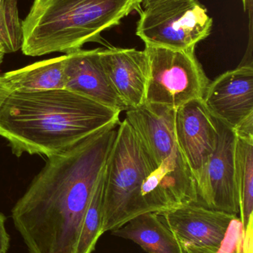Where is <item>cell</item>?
I'll use <instances>...</instances> for the list:
<instances>
[{"label": "cell", "mask_w": 253, "mask_h": 253, "mask_svg": "<svg viewBox=\"0 0 253 253\" xmlns=\"http://www.w3.org/2000/svg\"><path fill=\"white\" fill-rule=\"evenodd\" d=\"M203 105L215 120L235 131L253 138V62L227 71L209 83Z\"/></svg>", "instance_id": "ba28073f"}, {"label": "cell", "mask_w": 253, "mask_h": 253, "mask_svg": "<svg viewBox=\"0 0 253 253\" xmlns=\"http://www.w3.org/2000/svg\"><path fill=\"white\" fill-rule=\"evenodd\" d=\"M64 74L65 89L120 112L128 111L105 73L101 48H81L65 54Z\"/></svg>", "instance_id": "8fae6325"}, {"label": "cell", "mask_w": 253, "mask_h": 253, "mask_svg": "<svg viewBox=\"0 0 253 253\" xmlns=\"http://www.w3.org/2000/svg\"><path fill=\"white\" fill-rule=\"evenodd\" d=\"M243 228L239 217L233 220L225 239L218 248H202L176 239L187 253H243Z\"/></svg>", "instance_id": "d6986e66"}, {"label": "cell", "mask_w": 253, "mask_h": 253, "mask_svg": "<svg viewBox=\"0 0 253 253\" xmlns=\"http://www.w3.org/2000/svg\"><path fill=\"white\" fill-rule=\"evenodd\" d=\"M0 53H4V50H3V48H2V47H1V46H0Z\"/></svg>", "instance_id": "d4e9b609"}, {"label": "cell", "mask_w": 253, "mask_h": 253, "mask_svg": "<svg viewBox=\"0 0 253 253\" xmlns=\"http://www.w3.org/2000/svg\"><path fill=\"white\" fill-rule=\"evenodd\" d=\"M119 125L48 158L15 204L12 220L28 253H75L83 218Z\"/></svg>", "instance_id": "6da1fadb"}, {"label": "cell", "mask_w": 253, "mask_h": 253, "mask_svg": "<svg viewBox=\"0 0 253 253\" xmlns=\"http://www.w3.org/2000/svg\"><path fill=\"white\" fill-rule=\"evenodd\" d=\"M253 217L251 218L244 232L242 251L243 253H253Z\"/></svg>", "instance_id": "44dd1931"}, {"label": "cell", "mask_w": 253, "mask_h": 253, "mask_svg": "<svg viewBox=\"0 0 253 253\" xmlns=\"http://www.w3.org/2000/svg\"><path fill=\"white\" fill-rule=\"evenodd\" d=\"M235 177L243 231L253 217V138L236 135Z\"/></svg>", "instance_id": "2e32d148"}, {"label": "cell", "mask_w": 253, "mask_h": 253, "mask_svg": "<svg viewBox=\"0 0 253 253\" xmlns=\"http://www.w3.org/2000/svg\"><path fill=\"white\" fill-rule=\"evenodd\" d=\"M111 233L132 241L148 253H180L175 235L157 212L141 214Z\"/></svg>", "instance_id": "5bb4252c"}, {"label": "cell", "mask_w": 253, "mask_h": 253, "mask_svg": "<svg viewBox=\"0 0 253 253\" xmlns=\"http://www.w3.org/2000/svg\"><path fill=\"white\" fill-rule=\"evenodd\" d=\"M65 56L46 59L0 76V83L9 90L65 89Z\"/></svg>", "instance_id": "9a60e30c"}, {"label": "cell", "mask_w": 253, "mask_h": 253, "mask_svg": "<svg viewBox=\"0 0 253 253\" xmlns=\"http://www.w3.org/2000/svg\"><path fill=\"white\" fill-rule=\"evenodd\" d=\"M120 111L67 89L9 90L0 83V136L13 154H61L107 126Z\"/></svg>", "instance_id": "7a4b0ae2"}, {"label": "cell", "mask_w": 253, "mask_h": 253, "mask_svg": "<svg viewBox=\"0 0 253 253\" xmlns=\"http://www.w3.org/2000/svg\"><path fill=\"white\" fill-rule=\"evenodd\" d=\"M175 114V110L150 104L126 111L125 120L138 134L153 169L141 191L142 214L199 203L196 180L177 141Z\"/></svg>", "instance_id": "277c9868"}, {"label": "cell", "mask_w": 253, "mask_h": 253, "mask_svg": "<svg viewBox=\"0 0 253 253\" xmlns=\"http://www.w3.org/2000/svg\"><path fill=\"white\" fill-rule=\"evenodd\" d=\"M162 1H164V0H142L141 4H142L143 7L145 9Z\"/></svg>", "instance_id": "603a6c76"}, {"label": "cell", "mask_w": 253, "mask_h": 253, "mask_svg": "<svg viewBox=\"0 0 253 253\" xmlns=\"http://www.w3.org/2000/svg\"><path fill=\"white\" fill-rule=\"evenodd\" d=\"M22 44V20L18 0H0V46L4 53H15Z\"/></svg>", "instance_id": "ac0fdd59"}, {"label": "cell", "mask_w": 253, "mask_h": 253, "mask_svg": "<svg viewBox=\"0 0 253 253\" xmlns=\"http://www.w3.org/2000/svg\"><path fill=\"white\" fill-rule=\"evenodd\" d=\"M149 63L145 104L176 110L203 99L209 84L195 50L145 45Z\"/></svg>", "instance_id": "8992f818"}, {"label": "cell", "mask_w": 253, "mask_h": 253, "mask_svg": "<svg viewBox=\"0 0 253 253\" xmlns=\"http://www.w3.org/2000/svg\"><path fill=\"white\" fill-rule=\"evenodd\" d=\"M142 0H34L22 21L23 54H65L97 42L103 31L120 25Z\"/></svg>", "instance_id": "3957f363"}, {"label": "cell", "mask_w": 253, "mask_h": 253, "mask_svg": "<svg viewBox=\"0 0 253 253\" xmlns=\"http://www.w3.org/2000/svg\"><path fill=\"white\" fill-rule=\"evenodd\" d=\"M104 69L114 90L128 110L145 105L149 63L144 50L101 48Z\"/></svg>", "instance_id": "4fadbf2b"}, {"label": "cell", "mask_w": 253, "mask_h": 253, "mask_svg": "<svg viewBox=\"0 0 253 253\" xmlns=\"http://www.w3.org/2000/svg\"><path fill=\"white\" fill-rule=\"evenodd\" d=\"M177 242H178V245H179L180 247V253H186L185 250H184V248H183L182 245H181V244H180V242H178V240H177Z\"/></svg>", "instance_id": "cb8c5ba5"}, {"label": "cell", "mask_w": 253, "mask_h": 253, "mask_svg": "<svg viewBox=\"0 0 253 253\" xmlns=\"http://www.w3.org/2000/svg\"><path fill=\"white\" fill-rule=\"evenodd\" d=\"M175 132L178 146L198 186L218 141L215 120L202 99L191 101L175 110Z\"/></svg>", "instance_id": "30bf717a"}, {"label": "cell", "mask_w": 253, "mask_h": 253, "mask_svg": "<svg viewBox=\"0 0 253 253\" xmlns=\"http://www.w3.org/2000/svg\"><path fill=\"white\" fill-rule=\"evenodd\" d=\"M6 218L0 212V253H7L10 247V236L5 227Z\"/></svg>", "instance_id": "ffe728a7"}, {"label": "cell", "mask_w": 253, "mask_h": 253, "mask_svg": "<svg viewBox=\"0 0 253 253\" xmlns=\"http://www.w3.org/2000/svg\"><path fill=\"white\" fill-rule=\"evenodd\" d=\"M218 141L197 186L199 204L229 213L239 214V201L235 177L236 135L231 128L215 120Z\"/></svg>", "instance_id": "9c48e42d"}, {"label": "cell", "mask_w": 253, "mask_h": 253, "mask_svg": "<svg viewBox=\"0 0 253 253\" xmlns=\"http://www.w3.org/2000/svg\"><path fill=\"white\" fill-rule=\"evenodd\" d=\"M152 169L138 134L125 120L119 125L104 169L102 233L142 214L141 191Z\"/></svg>", "instance_id": "5b68a950"}, {"label": "cell", "mask_w": 253, "mask_h": 253, "mask_svg": "<svg viewBox=\"0 0 253 253\" xmlns=\"http://www.w3.org/2000/svg\"><path fill=\"white\" fill-rule=\"evenodd\" d=\"M141 11L136 35L145 45L195 50L212 31L213 19L199 0H164Z\"/></svg>", "instance_id": "52a82bcc"}, {"label": "cell", "mask_w": 253, "mask_h": 253, "mask_svg": "<svg viewBox=\"0 0 253 253\" xmlns=\"http://www.w3.org/2000/svg\"><path fill=\"white\" fill-rule=\"evenodd\" d=\"M177 239L198 247L218 248L238 215L190 204L162 213Z\"/></svg>", "instance_id": "7c38bea8"}, {"label": "cell", "mask_w": 253, "mask_h": 253, "mask_svg": "<svg viewBox=\"0 0 253 253\" xmlns=\"http://www.w3.org/2000/svg\"><path fill=\"white\" fill-rule=\"evenodd\" d=\"M103 183L104 169L97 182L83 218L78 240L76 245L75 253H93L98 240L103 234L102 231L103 218Z\"/></svg>", "instance_id": "e0dca14e"}, {"label": "cell", "mask_w": 253, "mask_h": 253, "mask_svg": "<svg viewBox=\"0 0 253 253\" xmlns=\"http://www.w3.org/2000/svg\"><path fill=\"white\" fill-rule=\"evenodd\" d=\"M243 4L244 10L248 12L250 17V31H251V37L252 36L253 28V0H242Z\"/></svg>", "instance_id": "7402d4cb"}]
</instances>
